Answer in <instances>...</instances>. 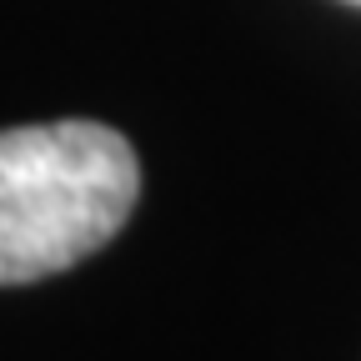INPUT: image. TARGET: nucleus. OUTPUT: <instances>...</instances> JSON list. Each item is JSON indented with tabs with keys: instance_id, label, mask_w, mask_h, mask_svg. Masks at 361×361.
Listing matches in <instances>:
<instances>
[{
	"instance_id": "nucleus-1",
	"label": "nucleus",
	"mask_w": 361,
	"mask_h": 361,
	"mask_svg": "<svg viewBox=\"0 0 361 361\" xmlns=\"http://www.w3.org/2000/svg\"><path fill=\"white\" fill-rule=\"evenodd\" d=\"M135 196V151L101 121L0 130V286L56 276L101 251Z\"/></svg>"
},
{
	"instance_id": "nucleus-2",
	"label": "nucleus",
	"mask_w": 361,
	"mask_h": 361,
	"mask_svg": "<svg viewBox=\"0 0 361 361\" xmlns=\"http://www.w3.org/2000/svg\"><path fill=\"white\" fill-rule=\"evenodd\" d=\"M346 6H361V0H346Z\"/></svg>"
}]
</instances>
